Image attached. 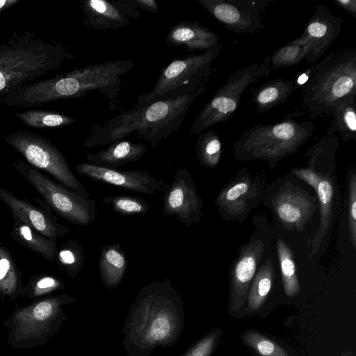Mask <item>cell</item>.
I'll return each mask as SVG.
<instances>
[{
  "label": "cell",
  "mask_w": 356,
  "mask_h": 356,
  "mask_svg": "<svg viewBox=\"0 0 356 356\" xmlns=\"http://www.w3.org/2000/svg\"><path fill=\"white\" fill-rule=\"evenodd\" d=\"M225 28L235 33L264 29L261 13L273 0H196Z\"/></svg>",
  "instance_id": "obj_15"
},
{
  "label": "cell",
  "mask_w": 356,
  "mask_h": 356,
  "mask_svg": "<svg viewBox=\"0 0 356 356\" xmlns=\"http://www.w3.org/2000/svg\"><path fill=\"white\" fill-rule=\"evenodd\" d=\"M333 118L326 135L337 134L343 142L356 140V102H347L332 114Z\"/></svg>",
  "instance_id": "obj_31"
},
{
  "label": "cell",
  "mask_w": 356,
  "mask_h": 356,
  "mask_svg": "<svg viewBox=\"0 0 356 356\" xmlns=\"http://www.w3.org/2000/svg\"><path fill=\"white\" fill-rule=\"evenodd\" d=\"M74 57L61 43L35 33L14 32L0 45V98L41 78Z\"/></svg>",
  "instance_id": "obj_4"
},
{
  "label": "cell",
  "mask_w": 356,
  "mask_h": 356,
  "mask_svg": "<svg viewBox=\"0 0 356 356\" xmlns=\"http://www.w3.org/2000/svg\"><path fill=\"white\" fill-rule=\"evenodd\" d=\"M243 339L261 356H289L280 346L257 332H248L243 334Z\"/></svg>",
  "instance_id": "obj_39"
},
{
  "label": "cell",
  "mask_w": 356,
  "mask_h": 356,
  "mask_svg": "<svg viewBox=\"0 0 356 356\" xmlns=\"http://www.w3.org/2000/svg\"><path fill=\"white\" fill-rule=\"evenodd\" d=\"M283 229L302 232L318 208V198L291 179L280 178L267 186L264 200Z\"/></svg>",
  "instance_id": "obj_12"
},
{
  "label": "cell",
  "mask_w": 356,
  "mask_h": 356,
  "mask_svg": "<svg viewBox=\"0 0 356 356\" xmlns=\"http://www.w3.org/2000/svg\"><path fill=\"white\" fill-rule=\"evenodd\" d=\"M19 120L29 127L55 129L76 122V120L55 111L30 109L15 114Z\"/></svg>",
  "instance_id": "obj_32"
},
{
  "label": "cell",
  "mask_w": 356,
  "mask_h": 356,
  "mask_svg": "<svg viewBox=\"0 0 356 356\" xmlns=\"http://www.w3.org/2000/svg\"><path fill=\"white\" fill-rule=\"evenodd\" d=\"M147 145L134 143L131 140H122L111 143L104 149L96 153L88 154V163L113 169H117L127 163L138 161L147 152Z\"/></svg>",
  "instance_id": "obj_24"
},
{
  "label": "cell",
  "mask_w": 356,
  "mask_h": 356,
  "mask_svg": "<svg viewBox=\"0 0 356 356\" xmlns=\"http://www.w3.org/2000/svg\"><path fill=\"white\" fill-rule=\"evenodd\" d=\"M308 48L294 40L275 49L270 58L272 70H279L298 65L306 58Z\"/></svg>",
  "instance_id": "obj_36"
},
{
  "label": "cell",
  "mask_w": 356,
  "mask_h": 356,
  "mask_svg": "<svg viewBox=\"0 0 356 356\" xmlns=\"http://www.w3.org/2000/svg\"><path fill=\"white\" fill-rule=\"evenodd\" d=\"M219 36L197 21L180 22L169 31V47L184 46L188 51H204L218 44Z\"/></svg>",
  "instance_id": "obj_23"
},
{
  "label": "cell",
  "mask_w": 356,
  "mask_h": 356,
  "mask_svg": "<svg viewBox=\"0 0 356 356\" xmlns=\"http://www.w3.org/2000/svg\"><path fill=\"white\" fill-rule=\"evenodd\" d=\"M296 90L293 81L276 79L256 90L248 102L254 104L259 113H264L284 102Z\"/></svg>",
  "instance_id": "obj_27"
},
{
  "label": "cell",
  "mask_w": 356,
  "mask_h": 356,
  "mask_svg": "<svg viewBox=\"0 0 356 356\" xmlns=\"http://www.w3.org/2000/svg\"><path fill=\"white\" fill-rule=\"evenodd\" d=\"M84 258L81 245L72 240L62 245L55 261L61 270L74 280L83 267Z\"/></svg>",
  "instance_id": "obj_34"
},
{
  "label": "cell",
  "mask_w": 356,
  "mask_h": 356,
  "mask_svg": "<svg viewBox=\"0 0 356 356\" xmlns=\"http://www.w3.org/2000/svg\"><path fill=\"white\" fill-rule=\"evenodd\" d=\"M102 202L111 205L115 212L123 216L143 214L150 209L146 200L132 195L108 196L104 197Z\"/></svg>",
  "instance_id": "obj_37"
},
{
  "label": "cell",
  "mask_w": 356,
  "mask_h": 356,
  "mask_svg": "<svg viewBox=\"0 0 356 356\" xmlns=\"http://www.w3.org/2000/svg\"><path fill=\"white\" fill-rule=\"evenodd\" d=\"M268 186L265 172L253 173L241 168L236 176L219 191L214 204L225 221H245L249 214L262 202Z\"/></svg>",
  "instance_id": "obj_13"
},
{
  "label": "cell",
  "mask_w": 356,
  "mask_h": 356,
  "mask_svg": "<svg viewBox=\"0 0 356 356\" xmlns=\"http://www.w3.org/2000/svg\"><path fill=\"white\" fill-rule=\"evenodd\" d=\"M196 154L200 165L216 168L222 156V143L217 133L213 130L200 134L195 144Z\"/></svg>",
  "instance_id": "obj_33"
},
{
  "label": "cell",
  "mask_w": 356,
  "mask_h": 356,
  "mask_svg": "<svg viewBox=\"0 0 356 356\" xmlns=\"http://www.w3.org/2000/svg\"><path fill=\"white\" fill-rule=\"evenodd\" d=\"M75 169L79 175L94 181L146 195L165 191L168 187L163 179L152 176L146 170H120L86 162L76 164Z\"/></svg>",
  "instance_id": "obj_19"
},
{
  "label": "cell",
  "mask_w": 356,
  "mask_h": 356,
  "mask_svg": "<svg viewBox=\"0 0 356 356\" xmlns=\"http://www.w3.org/2000/svg\"><path fill=\"white\" fill-rule=\"evenodd\" d=\"M20 0H0V13L17 4Z\"/></svg>",
  "instance_id": "obj_43"
},
{
  "label": "cell",
  "mask_w": 356,
  "mask_h": 356,
  "mask_svg": "<svg viewBox=\"0 0 356 356\" xmlns=\"http://www.w3.org/2000/svg\"><path fill=\"white\" fill-rule=\"evenodd\" d=\"M98 268L101 280L106 288L118 286L127 268V259L120 243L101 248Z\"/></svg>",
  "instance_id": "obj_25"
},
{
  "label": "cell",
  "mask_w": 356,
  "mask_h": 356,
  "mask_svg": "<svg viewBox=\"0 0 356 356\" xmlns=\"http://www.w3.org/2000/svg\"><path fill=\"white\" fill-rule=\"evenodd\" d=\"M253 222V234L241 246L230 266L232 309L235 312L243 306L252 280L273 241V230L266 220L254 218Z\"/></svg>",
  "instance_id": "obj_14"
},
{
  "label": "cell",
  "mask_w": 356,
  "mask_h": 356,
  "mask_svg": "<svg viewBox=\"0 0 356 356\" xmlns=\"http://www.w3.org/2000/svg\"><path fill=\"white\" fill-rule=\"evenodd\" d=\"M184 317L181 296L168 280L144 286L124 323L127 356H148L156 347L175 343L183 331Z\"/></svg>",
  "instance_id": "obj_1"
},
{
  "label": "cell",
  "mask_w": 356,
  "mask_h": 356,
  "mask_svg": "<svg viewBox=\"0 0 356 356\" xmlns=\"http://www.w3.org/2000/svg\"><path fill=\"white\" fill-rule=\"evenodd\" d=\"M138 8L149 11L150 13H158L159 6L154 0H135Z\"/></svg>",
  "instance_id": "obj_41"
},
{
  "label": "cell",
  "mask_w": 356,
  "mask_h": 356,
  "mask_svg": "<svg viewBox=\"0 0 356 356\" xmlns=\"http://www.w3.org/2000/svg\"><path fill=\"white\" fill-rule=\"evenodd\" d=\"M343 24L340 16L334 15L321 4H316V10L305 26L302 33L294 40L308 48L306 60L314 63L327 50L339 36Z\"/></svg>",
  "instance_id": "obj_20"
},
{
  "label": "cell",
  "mask_w": 356,
  "mask_h": 356,
  "mask_svg": "<svg viewBox=\"0 0 356 356\" xmlns=\"http://www.w3.org/2000/svg\"><path fill=\"white\" fill-rule=\"evenodd\" d=\"M135 66L134 60H118L89 65L54 77L38 79L17 88L1 97L9 106L30 108L48 102L84 97L87 92L98 91L114 105L118 95L122 76Z\"/></svg>",
  "instance_id": "obj_2"
},
{
  "label": "cell",
  "mask_w": 356,
  "mask_h": 356,
  "mask_svg": "<svg viewBox=\"0 0 356 356\" xmlns=\"http://www.w3.org/2000/svg\"><path fill=\"white\" fill-rule=\"evenodd\" d=\"M0 200L8 207L13 219L20 220L49 239L56 241L70 232L68 227L58 222L49 206L41 199H34L38 204L35 205L0 187Z\"/></svg>",
  "instance_id": "obj_17"
},
{
  "label": "cell",
  "mask_w": 356,
  "mask_h": 356,
  "mask_svg": "<svg viewBox=\"0 0 356 356\" xmlns=\"http://www.w3.org/2000/svg\"><path fill=\"white\" fill-rule=\"evenodd\" d=\"M275 274V266L270 259H266L259 265L247 296L250 311H257L264 304L272 289Z\"/></svg>",
  "instance_id": "obj_29"
},
{
  "label": "cell",
  "mask_w": 356,
  "mask_h": 356,
  "mask_svg": "<svg viewBox=\"0 0 356 356\" xmlns=\"http://www.w3.org/2000/svg\"><path fill=\"white\" fill-rule=\"evenodd\" d=\"M22 288V273L9 250L0 242V296L13 300Z\"/></svg>",
  "instance_id": "obj_28"
},
{
  "label": "cell",
  "mask_w": 356,
  "mask_h": 356,
  "mask_svg": "<svg viewBox=\"0 0 356 356\" xmlns=\"http://www.w3.org/2000/svg\"><path fill=\"white\" fill-rule=\"evenodd\" d=\"M339 146V139L334 136H325L305 152L307 158L304 167L291 168L290 172L298 179L304 181L317 191L319 181L327 175L335 173L337 165L335 154Z\"/></svg>",
  "instance_id": "obj_22"
},
{
  "label": "cell",
  "mask_w": 356,
  "mask_h": 356,
  "mask_svg": "<svg viewBox=\"0 0 356 356\" xmlns=\"http://www.w3.org/2000/svg\"><path fill=\"white\" fill-rule=\"evenodd\" d=\"M222 45L174 59L165 66L152 91L140 95L134 107H141L154 101L184 96L200 87L210 73L212 63L218 58Z\"/></svg>",
  "instance_id": "obj_8"
},
{
  "label": "cell",
  "mask_w": 356,
  "mask_h": 356,
  "mask_svg": "<svg viewBox=\"0 0 356 356\" xmlns=\"http://www.w3.org/2000/svg\"><path fill=\"white\" fill-rule=\"evenodd\" d=\"M337 5L356 17V0H334Z\"/></svg>",
  "instance_id": "obj_42"
},
{
  "label": "cell",
  "mask_w": 356,
  "mask_h": 356,
  "mask_svg": "<svg viewBox=\"0 0 356 356\" xmlns=\"http://www.w3.org/2000/svg\"><path fill=\"white\" fill-rule=\"evenodd\" d=\"M346 218L350 243L356 249V168L348 170L346 177Z\"/></svg>",
  "instance_id": "obj_38"
},
{
  "label": "cell",
  "mask_w": 356,
  "mask_h": 356,
  "mask_svg": "<svg viewBox=\"0 0 356 356\" xmlns=\"http://www.w3.org/2000/svg\"><path fill=\"white\" fill-rule=\"evenodd\" d=\"M4 139L25 158L29 164L46 172L56 182L80 196L90 197L83 185L72 172L66 158L50 140L24 130L12 132Z\"/></svg>",
  "instance_id": "obj_10"
},
{
  "label": "cell",
  "mask_w": 356,
  "mask_h": 356,
  "mask_svg": "<svg viewBox=\"0 0 356 356\" xmlns=\"http://www.w3.org/2000/svg\"><path fill=\"white\" fill-rule=\"evenodd\" d=\"M356 50L323 59L315 74L302 86V104L313 115H332L343 104L355 100Z\"/></svg>",
  "instance_id": "obj_5"
},
{
  "label": "cell",
  "mask_w": 356,
  "mask_h": 356,
  "mask_svg": "<svg viewBox=\"0 0 356 356\" xmlns=\"http://www.w3.org/2000/svg\"><path fill=\"white\" fill-rule=\"evenodd\" d=\"M276 249L284 291L287 296L295 297L300 293V284L293 253L282 238L277 240Z\"/></svg>",
  "instance_id": "obj_30"
},
{
  "label": "cell",
  "mask_w": 356,
  "mask_h": 356,
  "mask_svg": "<svg viewBox=\"0 0 356 356\" xmlns=\"http://www.w3.org/2000/svg\"><path fill=\"white\" fill-rule=\"evenodd\" d=\"M316 194L318 202L320 222L316 232L307 243L309 259L326 251L335 225L341 198L338 178L335 173L327 175L321 179Z\"/></svg>",
  "instance_id": "obj_18"
},
{
  "label": "cell",
  "mask_w": 356,
  "mask_h": 356,
  "mask_svg": "<svg viewBox=\"0 0 356 356\" xmlns=\"http://www.w3.org/2000/svg\"><path fill=\"white\" fill-rule=\"evenodd\" d=\"M12 164L51 209L64 220L80 226L89 225L95 220L97 208L94 200L80 196L28 163L19 161Z\"/></svg>",
  "instance_id": "obj_11"
},
{
  "label": "cell",
  "mask_w": 356,
  "mask_h": 356,
  "mask_svg": "<svg viewBox=\"0 0 356 356\" xmlns=\"http://www.w3.org/2000/svg\"><path fill=\"white\" fill-rule=\"evenodd\" d=\"M81 6L83 24L96 30L124 28L140 15L135 0H84Z\"/></svg>",
  "instance_id": "obj_21"
},
{
  "label": "cell",
  "mask_w": 356,
  "mask_h": 356,
  "mask_svg": "<svg viewBox=\"0 0 356 356\" xmlns=\"http://www.w3.org/2000/svg\"><path fill=\"white\" fill-rule=\"evenodd\" d=\"M314 123L287 119L272 124H256L234 143L233 156L239 161L261 160L271 168L296 154L312 136Z\"/></svg>",
  "instance_id": "obj_6"
},
{
  "label": "cell",
  "mask_w": 356,
  "mask_h": 356,
  "mask_svg": "<svg viewBox=\"0 0 356 356\" xmlns=\"http://www.w3.org/2000/svg\"><path fill=\"white\" fill-rule=\"evenodd\" d=\"M76 302L67 294L49 296L26 306L17 307L3 322L9 329L7 343L15 348L45 345L60 330L66 319L64 306Z\"/></svg>",
  "instance_id": "obj_7"
},
{
  "label": "cell",
  "mask_w": 356,
  "mask_h": 356,
  "mask_svg": "<svg viewBox=\"0 0 356 356\" xmlns=\"http://www.w3.org/2000/svg\"><path fill=\"white\" fill-rule=\"evenodd\" d=\"M10 235L21 245L37 253L46 260H56L58 251L56 241L42 236L20 220L14 219Z\"/></svg>",
  "instance_id": "obj_26"
},
{
  "label": "cell",
  "mask_w": 356,
  "mask_h": 356,
  "mask_svg": "<svg viewBox=\"0 0 356 356\" xmlns=\"http://www.w3.org/2000/svg\"><path fill=\"white\" fill-rule=\"evenodd\" d=\"M270 63V57L266 56L260 63L255 62L232 73L202 109L189 133L200 134L229 118L237 109L242 95L248 88L270 74L272 70Z\"/></svg>",
  "instance_id": "obj_9"
},
{
  "label": "cell",
  "mask_w": 356,
  "mask_h": 356,
  "mask_svg": "<svg viewBox=\"0 0 356 356\" xmlns=\"http://www.w3.org/2000/svg\"><path fill=\"white\" fill-rule=\"evenodd\" d=\"M64 288V283L58 277L47 274H36L22 288L20 295L35 300Z\"/></svg>",
  "instance_id": "obj_35"
},
{
  "label": "cell",
  "mask_w": 356,
  "mask_h": 356,
  "mask_svg": "<svg viewBox=\"0 0 356 356\" xmlns=\"http://www.w3.org/2000/svg\"><path fill=\"white\" fill-rule=\"evenodd\" d=\"M164 192V217L176 216L188 227L200 222L203 201L191 174L186 168H179L177 170L172 182Z\"/></svg>",
  "instance_id": "obj_16"
},
{
  "label": "cell",
  "mask_w": 356,
  "mask_h": 356,
  "mask_svg": "<svg viewBox=\"0 0 356 356\" xmlns=\"http://www.w3.org/2000/svg\"><path fill=\"white\" fill-rule=\"evenodd\" d=\"M206 87L174 99L154 101L141 107H134L94 126L84 142L88 149L110 145L135 133L137 138L147 140L152 148L175 134L183 123L189 108Z\"/></svg>",
  "instance_id": "obj_3"
},
{
  "label": "cell",
  "mask_w": 356,
  "mask_h": 356,
  "mask_svg": "<svg viewBox=\"0 0 356 356\" xmlns=\"http://www.w3.org/2000/svg\"><path fill=\"white\" fill-rule=\"evenodd\" d=\"M216 338V334L207 336L180 356H209L213 348Z\"/></svg>",
  "instance_id": "obj_40"
}]
</instances>
